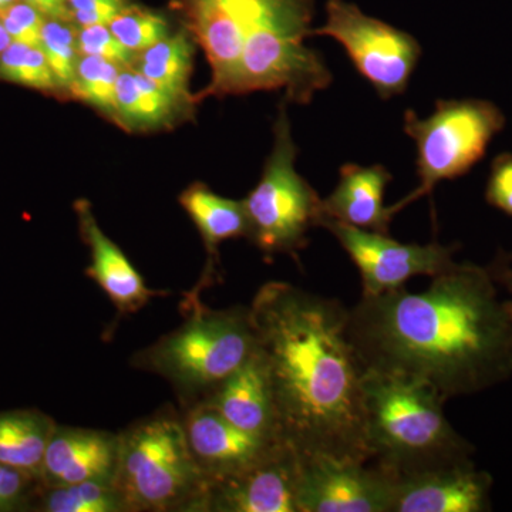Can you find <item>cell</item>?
<instances>
[{
    "instance_id": "cb8c5ba5",
    "label": "cell",
    "mask_w": 512,
    "mask_h": 512,
    "mask_svg": "<svg viewBox=\"0 0 512 512\" xmlns=\"http://www.w3.org/2000/svg\"><path fill=\"white\" fill-rule=\"evenodd\" d=\"M42 510L46 512H126L116 487L101 481L47 487Z\"/></svg>"
},
{
    "instance_id": "e0dca14e",
    "label": "cell",
    "mask_w": 512,
    "mask_h": 512,
    "mask_svg": "<svg viewBox=\"0 0 512 512\" xmlns=\"http://www.w3.org/2000/svg\"><path fill=\"white\" fill-rule=\"evenodd\" d=\"M198 404L215 410L239 429L281 441L265 366L256 350L237 372Z\"/></svg>"
},
{
    "instance_id": "ffe728a7",
    "label": "cell",
    "mask_w": 512,
    "mask_h": 512,
    "mask_svg": "<svg viewBox=\"0 0 512 512\" xmlns=\"http://www.w3.org/2000/svg\"><path fill=\"white\" fill-rule=\"evenodd\" d=\"M192 101L167 92L131 67L121 69L113 120L126 130H158L190 114Z\"/></svg>"
},
{
    "instance_id": "8d00e7d4",
    "label": "cell",
    "mask_w": 512,
    "mask_h": 512,
    "mask_svg": "<svg viewBox=\"0 0 512 512\" xmlns=\"http://www.w3.org/2000/svg\"><path fill=\"white\" fill-rule=\"evenodd\" d=\"M6 466H3V464H0V476H2L3 470H5Z\"/></svg>"
},
{
    "instance_id": "d590c367",
    "label": "cell",
    "mask_w": 512,
    "mask_h": 512,
    "mask_svg": "<svg viewBox=\"0 0 512 512\" xmlns=\"http://www.w3.org/2000/svg\"><path fill=\"white\" fill-rule=\"evenodd\" d=\"M18 2V0H0V10L9 8L13 3Z\"/></svg>"
},
{
    "instance_id": "5bb4252c",
    "label": "cell",
    "mask_w": 512,
    "mask_h": 512,
    "mask_svg": "<svg viewBox=\"0 0 512 512\" xmlns=\"http://www.w3.org/2000/svg\"><path fill=\"white\" fill-rule=\"evenodd\" d=\"M493 477L474 461L394 477L392 512L491 511Z\"/></svg>"
},
{
    "instance_id": "1f68e13d",
    "label": "cell",
    "mask_w": 512,
    "mask_h": 512,
    "mask_svg": "<svg viewBox=\"0 0 512 512\" xmlns=\"http://www.w3.org/2000/svg\"><path fill=\"white\" fill-rule=\"evenodd\" d=\"M37 478L18 468L5 467L0 476V511L12 510L22 503L30 483Z\"/></svg>"
},
{
    "instance_id": "8992f818",
    "label": "cell",
    "mask_w": 512,
    "mask_h": 512,
    "mask_svg": "<svg viewBox=\"0 0 512 512\" xmlns=\"http://www.w3.org/2000/svg\"><path fill=\"white\" fill-rule=\"evenodd\" d=\"M119 436L114 487L126 512H202L210 483L192 457L183 414L165 406Z\"/></svg>"
},
{
    "instance_id": "6da1fadb",
    "label": "cell",
    "mask_w": 512,
    "mask_h": 512,
    "mask_svg": "<svg viewBox=\"0 0 512 512\" xmlns=\"http://www.w3.org/2000/svg\"><path fill=\"white\" fill-rule=\"evenodd\" d=\"M426 291L362 296L349 338L366 369L413 377L444 400L512 376V322L494 266L454 262Z\"/></svg>"
},
{
    "instance_id": "d4e9b609",
    "label": "cell",
    "mask_w": 512,
    "mask_h": 512,
    "mask_svg": "<svg viewBox=\"0 0 512 512\" xmlns=\"http://www.w3.org/2000/svg\"><path fill=\"white\" fill-rule=\"evenodd\" d=\"M77 32L79 28L74 23L59 18H47L42 30L40 49L45 53L60 92L67 96H70L80 57Z\"/></svg>"
},
{
    "instance_id": "836d02e7",
    "label": "cell",
    "mask_w": 512,
    "mask_h": 512,
    "mask_svg": "<svg viewBox=\"0 0 512 512\" xmlns=\"http://www.w3.org/2000/svg\"><path fill=\"white\" fill-rule=\"evenodd\" d=\"M35 6L46 18H59L67 20L66 0H22Z\"/></svg>"
},
{
    "instance_id": "8fae6325",
    "label": "cell",
    "mask_w": 512,
    "mask_h": 512,
    "mask_svg": "<svg viewBox=\"0 0 512 512\" xmlns=\"http://www.w3.org/2000/svg\"><path fill=\"white\" fill-rule=\"evenodd\" d=\"M298 512H392L394 476L379 466L298 454Z\"/></svg>"
},
{
    "instance_id": "83f0119b",
    "label": "cell",
    "mask_w": 512,
    "mask_h": 512,
    "mask_svg": "<svg viewBox=\"0 0 512 512\" xmlns=\"http://www.w3.org/2000/svg\"><path fill=\"white\" fill-rule=\"evenodd\" d=\"M77 46L80 56H94L109 60L120 67H131L137 55L121 45L109 26L96 25L79 28Z\"/></svg>"
},
{
    "instance_id": "30bf717a",
    "label": "cell",
    "mask_w": 512,
    "mask_h": 512,
    "mask_svg": "<svg viewBox=\"0 0 512 512\" xmlns=\"http://www.w3.org/2000/svg\"><path fill=\"white\" fill-rule=\"evenodd\" d=\"M319 227L345 249L362 278L363 295L376 296L404 288L416 276L441 274L454 264L458 245L402 244L390 235L366 231L323 215Z\"/></svg>"
},
{
    "instance_id": "44dd1931",
    "label": "cell",
    "mask_w": 512,
    "mask_h": 512,
    "mask_svg": "<svg viewBox=\"0 0 512 512\" xmlns=\"http://www.w3.org/2000/svg\"><path fill=\"white\" fill-rule=\"evenodd\" d=\"M55 427V421L42 413H0V464L40 478Z\"/></svg>"
},
{
    "instance_id": "7c38bea8",
    "label": "cell",
    "mask_w": 512,
    "mask_h": 512,
    "mask_svg": "<svg viewBox=\"0 0 512 512\" xmlns=\"http://www.w3.org/2000/svg\"><path fill=\"white\" fill-rule=\"evenodd\" d=\"M181 414L192 457L210 485L244 473L286 446L239 429L204 404Z\"/></svg>"
},
{
    "instance_id": "d6a6232c",
    "label": "cell",
    "mask_w": 512,
    "mask_h": 512,
    "mask_svg": "<svg viewBox=\"0 0 512 512\" xmlns=\"http://www.w3.org/2000/svg\"><path fill=\"white\" fill-rule=\"evenodd\" d=\"M495 275H497L498 282L500 285L505 286L508 292H510L511 298L504 301L505 309H507L508 316H510L512 322V269L508 264L507 258L504 256H498L493 264Z\"/></svg>"
},
{
    "instance_id": "9c48e42d",
    "label": "cell",
    "mask_w": 512,
    "mask_h": 512,
    "mask_svg": "<svg viewBox=\"0 0 512 512\" xmlns=\"http://www.w3.org/2000/svg\"><path fill=\"white\" fill-rule=\"evenodd\" d=\"M325 12V23L313 28L311 37L340 43L360 76L383 100L406 92L423 53L416 37L366 15L346 0H328Z\"/></svg>"
},
{
    "instance_id": "277c9868",
    "label": "cell",
    "mask_w": 512,
    "mask_h": 512,
    "mask_svg": "<svg viewBox=\"0 0 512 512\" xmlns=\"http://www.w3.org/2000/svg\"><path fill=\"white\" fill-rule=\"evenodd\" d=\"M363 403L370 461L394 477L473 461V444L451 426L446 400L426 383L366 369Z\"/></svg>"
},
{
    "instance_id": "4fadbf2b",
    "label": "cell",
    "mask_w": 512,
    "mask_h": 512,
    "mask_svg": "<svg viewBox=\"0 0 512 512\" xmlns=\"http://www.w3.org/2000/svg\"><path fill=\"white\" fill-rule=\"evenodd\" d=\"M299 456L284 446L238 476L208 487L202 512H298Z\"/></svg>"
},
{
    "instance_id": "603a6c76",
    "label": "cell",
    "mask_w": 512,
    "mask_h": 512,
    "mask_svg": "<svg viewBox=\"0 0 512 512\" xmlns=\"http://www.w3.org/2000/svg\"><path fill=\"white\" fill-rule=\"evenodd\" d=\"M123 67L94 56H80L70 97L96 107L113 119L116 86Z\"/></svg>"
},
{
    "instance_id": "4dcf8cb0",
    "label": "cell",
    "mask_w": 512,
    "mask_h": 512,
    "mask_svg": "<svg viewBox=\"0 0 512 512\" xmlns=\"http://www.w3.org/2000/svg\"><path fill=\"white\" fill-rule=\"evenodd\" d=\"M485 201L512 217V154H498L494 158L485 187Z\"/></svg>"
},
{
    "instance_id": "9a60e30c",
    "label": "cell",
    "mask_w": 512,
    "mask_h": 512,
    "mask_svg": "<svg viewBox=\"0 0 512 512\" xmlns=\"http://www.w3.org/2000/svg\"><path fill=\"white\" fill-rule=\"evenodd\" d=\"M120 436L110 431L56 426L47 444L40 480L47 487L101 481L114 485Z\"/></svg>"
},
{
    "instance_id": "7402d4cb",
    "label": "cell",
    "mask_w": 512,
    "mask_h": 512,
    "mask_svg": "<svg viewBox=\"0 0 512 512\" xmlns=\"http://www.w3.org/2000/svg\"><path fill=\"white\" fill-rule=\"evenodd\" d=\"M195 46L197 43L190 32L181 30L138 53L131 69L153 80L174 96L195 103L194 97L188 92Z\"/></svg>"
},
{
    "instance_id": "ba28073f",
    "label": "cell",
    "mask_w": 512,
    "mask_h": 512,
    "mask_svg": "<svg viewBox=\"0 0 512 512\" xmlns=\"http://www.w3.org/2000/svg\"><path fill=\"white\" fill-rule=\"evenodd\" d=\"M298 146L292 137L286 104L274 124V146L261 180L244 202L248 239L265 255H296L323 217L322 198L296 170Z\"/></svg>"
},
{
    "instance_id": "ac0fdd59",
    "label": "cell",
    "mask_w": 512,
    "mask_h": 512,
    "mask_svg": "<svg viewBox=\"0 0 512 512\" xmlns=\"http://www.w3.org/2000/svg\"><path fill=\"white\" fill-rule=\"evenodd\" d=\"M392 181V173L382 164H345L340 167L335 190L322 200L323 215L352 227L389 235L393 215L389 207H384L383 200Z\"/></svg>"
},
{
    "instance_id": "f1b7e54d",
    "label": "cell",
    "mask_w": 512,
    "mask_h": 512,
    "mask_svg": "<svg viewBox=\"0 0 512 512\" xmlns=\"http://www.w3.org/2000/svg\"><path fill=\"white\" fill-rule=\"evenodd\" d=\"M46 16L29 3L15 2L9 8L0 10V22L9 33L12 42L40 47Z\"/></svg>"
},
{
    "instance_id": "52a82bcc",
    "label": "cell",
    "mask_w": 512,
    "mask_h": 512,
    "mask_svg": "<svg viewBox=\"0 0 512 512\" xmlns=\"http://www.w3.org/2000/svg\"><path fill=\"white\" fill-rule=\"evenodd\" d=\"M504 127L503 111L490 100H437L436 110L426 119H421L414 110H406L404 133L416 143L420 183L407 197L389 207L393 217L414 201L430 195L441 181L456 180L470 173Z\"/></svg>"
},
{
    "instance_id": "e575fe53",
    "label": "cell",
    "mask_w": 512,
    "mask_h": 512,
    "mask_svg": "<svg viewBox=\"0 0 512 512\" xmlns=\"http://www.w3.org/2000/svg\"><path fill=\"white\" fill-rule=\"evenodd\" d=\"M10 43H12V39H10L9 33L6 32L2 22H0V55L5 52L6 47H8Z\"/></svg>"
},
{
    "instance_id": "7a4b0ae2",
    "label": "cell",
    "mask_w": 512,
    "mask_h": 512,
    "mask_svg": "<svg viewBox=\"0 0 512 512\" xmlns=\"http://www.w3.org/2000/svg\"><path fill=\"white\" fill-rule=\"evenodd\" d=\"M249 316L282 443L298 454L370 463L366 367L349 338V309L274 281L256 292Z\"/></svg>"
},
{
    "instance_id": "484cf974",
    "label": "cell",
    "mask_w": 512,
    "mask_h": 512,
    "mask_svg": "<svg viewBox=\"0 0 512 512\" xmlns=\"http://www.w3.org/2000/svg\"><path fill=\"white\" fill-rule=\"evenodd\" d=\"M0 77L40 92L62 94L40 47L10 43L0 55Z\"/></svg>"
},
{
    "instance_id": "4316f807",
    "label": "cell",
    "mask_w": 512,
    "mask_h": 512,
    "mask_svg": "<svg viewBox=\"0 0 512 512\" xmlns=\"http://www.w3.org/2000/svg\"><path fill=\"white\" fill-rule=\"evenodd\" d=\"M109 28L134 55L144 52L148 47L168 36V22L158 13L128 5L119 16L114 18Z\"/></svg>"
},
{
    "instance_id": "f546056e",
    "label": "cell",
    "mask_w": 512,
    "mask_h": 512,
    "mask_svg": "<svg viewBox=\"0 0 512 512\" xmlns=\"http://www.w3.org/2000/svg\"><path fill=\"white\" fill-rule=\"evenodd\" d=\"M127 6V0H66L67 20L77 28L109 26Z\"/></svg>"
},
{
    "instance_id": "d6986e66",
    "label": "cell",
    "mask_w": 512,
    "mask_h": 512,
    "mask_svg": "<svg viewBox=\"0 0 512 512\" xmlns=\"http://www.w3.org/2000/svg\"><path fill=\"white\" fill-rule=\"evenodd\" d=\"M180 204L197 225L208 254L201 282L184 302L192 303L200 301L202 289L208 282L214 281L218 248L222 242L234 238H248V217L244 202L221 197L207 185L200 183L190 185L180 195Z\"/></svg>"
},
{
    "instance_id": "2e32d148",
    "label": "cell",
    "mask_w": 512,
    "mask_h": 512,
    "mask_svg": "<svg viewBox=\"0 0 512 512\" xmlns=\"http://www.w3.org/2000/svg\"><path fill=\"white\" fill-rule=\"evenodd\" d=\"M74 210L79 220L80 235L89 247L92 259L87 266V275L109 296L120 315L137 313L151 298L164 295L148 288L124 252L104 234L89 201L77 200Z\"/></svg>"
},
{
    "instance_id": "3957f363",
    "label": "cell",
    "mask_w": 512,
    "mask_h": 512,
    "mask_svg": "<svg viewBox=\"0 0 512 512\" xmlns=\"http://www.w3.org/2000/svg\"><path fill=\"white\" fill-rule=\"evenodd\" d=\"M170 2L211 67V82L195 101L284 92L288 103L308 106L333 82L325 57L306 45L315 0Z\"/></svg>"
},
{
    "instance_id": "5b68a950",
    "label": "cell",
    "mask_w": 512,
    "mask_h": 512,
    "mask_svg": "<svg viewBox=\"0 0 512 512\" xmlns=\"http://www.w3.org/2000/svg\"><path fill=\"white\" fill-rule=\"evenodd\" d=\"M187 320L131 359L138 370L163 377L183 409L204 402L252 356L255 335L249 308H207L201 301L184 305Z\"/></svg>"
}]
</instances>
